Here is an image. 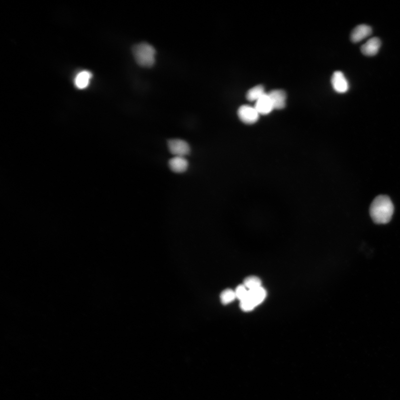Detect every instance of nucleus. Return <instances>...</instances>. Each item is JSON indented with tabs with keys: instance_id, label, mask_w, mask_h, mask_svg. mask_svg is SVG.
<instances>
[{
	"instance_id": "nucleus-1",
	"label": "nucleus",
	"mask_w": 400,
	"mask_h": 400,
	"mask_svg": "<svg viewBox=\"0 0 400 400\" xmlns=\"http://www.w3.org/2000/svg\"><path fill=\"white\" fill-rule=\"evenodd\" d=\"M394 207L390 198L380 195L373 201L369 212L375 223L378 224H387L393 215Z\"/></svg>"
},
{
	"instance_id": "nucleus-2",
	"label": "nucleus",
	"mask_w": 400,
	"mask_h": 400,
	"mask_svg": "<svg viewBox=\"0 0 400 400\" xmlns=\"http://www.w3.org/2000/svg\"><path fill=\"white\" fill-rule=\"evenodd\" d=\"M132 52L136 62L140 66L148 68L154 65L156 50L150 44L142 43L135 45Z\"/></svg>"
},
{
	"instance_id": "nucleus-3",
	"label": "nucleus",
	"mask_w": 400,
	"mask_h": 400,
	"mask_svg": "<svg viewBox=\"0 0 400 400\" xmlns=\"http://www.w3.org/2000/svg\"><path fill=\"white\" fill-rule=\"evenodd\" d=\"M266 291L262 287L249 290L246 298L240 302V307L243 311H250L261 304L266 297Z\"/></svg>"
},
{
	"instance_id": "nucleus-4",
	"label": "nucleus",
	"mask_w": 400,
	"mask_h": 400,
	"mask_svg": "<svg viewBox=\"0 0 400 400\" xmlns=\"http://www.w3.org/2000/svg\"><path fill=\"white\" fill-rule=\"evenodd\" d=\"M238 115L240 120L247 125L256 123L260 117V114L255 107L246 105L240 107Z\"/></svg>"
},
{
	"instance_id": "nucleus-5",
	"label": "nucleus",
	"mask_w": 400,
	"mask_h": 400,
	"mask_svg": "<svg viewBox=\"0 0 400 400\" xmlns=\"http://www.w3.org/2000/svg\"><path fill=\"white\" fill-rule=\"evenodd\" d=\"M170 152L175 156L184 157L190 154V146L188 143L181 139H172L169 141Z\"/></svg>"
},
{
	"instance_id": "nucleus-6",
	"label": "nucleus",
	"mask_w": 400,
	"mask_h": 400,
	"mask_svg": "<svg viewBox=\"0 0 400 400\" xmlns=\"http://www.w3.org/2000/svg\"><path fill=\"white\" fill-rule=\"evenodd\" d=\"M331 84L333 89L339 94L348 92L349 84L344 74L340 71H335L331 78Z\"/></svg>"
},
{
	"instance_id": "nucleus-7",
	"label": "nucleus",
	"mask_w": 400,
	"mask_h": 400,
	"mask_svg": "<svg viewBox=\"0 0 400 400\" xmlns=\"http://www.w3.org/2000/svg\"><path fill=\"white\" fill-rule=\"evenodd\" d=\"M272 101L274 109L281 110L285 108L287 94L284 90H274L268 93Z\"/></svg>"
},
{
	"instance_id": "nucleus-8",
	"label": "nucleus",
	"mask_w": 400,
	"mask_h": 400,
	"mask_svg": "<svg viewBox=\"0 0 400 400\" xmlns=\"http://www.w3.org/2000/svg\"><path fill=\"white\" fill-rule=\"evenodd\" d=\"M255 108L260 115H268L273 111V106L268 93H266L264 96L258 99Z\"/></svg>"
},
{
	"instance_id": "nucleus-9",
	"label": "nucleus",
	"mask_w": 400,
	"mask_h": 400,
	"mask_svg": "<svg viewBox=\"0 0 400 400\" xmlns=\"http://www.w3.org/2000/svg\"><path fill=\"white\" fill-rule=\"evenodd\" d=\"M382 42L378 37H373L362 46L361 51L365 56H375L379 52Z\"/></svg>"
},
{
	"instance_id": "nucleus-10",
	"label": "nucleus",
	"mask_w": 400,
	"mask_h": 400,
	"mask_svg": "<svg viewBox=\"0 0 400 400\" xmlns=\"http://www.w3.org/2000/svg\"><path fill=\"white\" fill-rule=\"evenodd\" d=\"M372 30L370 26L367 25H360L356 27L352 30L351 33V40L354 43H359L370 36L372 34Z\"/></svg>"
},
{
	"instance_id": "nucleus-11",
	"label": "nucleus",
	"mask_w": 400,
	"mask_h": 400,
	"mask_svg": "<svg viewBox=\"0 0 400 400\" xmlns=\"http://www.w3.org/2000/svg\"><path fill=\"white\" fill-rule=\"evenodd\" d=\"M169 166L171 170L175 173H183L188 170L189 162L184 157L174 156L169 160Z\"/></svg>"
},
{
	"instance_id": "nucleus-12",
	"label": "nucleus",
	"mask_w": 400,
	"mask_h": 400,
	"mask_svg": "<svg viewBox=\"0 0 400 400\" xmlns=\"http://www.w3.org/2000/svg\"><path fill=\"white\" fill-rule=\"evenodd\" d=\"M92 77V73L89 71H80L76 75L74 79L75 87L79 90L87 88L90 84V80Z\"/></svg>"
},
{
	"instance_id": "nucleus-13",
	"label": "nucleus",
	"mask_w": 400,
	"mask_h": 400,
	"mask_svg": "<svg viewBox=\"0 0 400 400\" xmlns=\"http://www.w3.org/2000/svg\"><path fill=\"white\" fill-rule=\"evenodd\" d=\"M265 89L262 85H257L250 89L246 94V98L250 101H257L265 94Z\"/></svg>"
},
{
	"instance_id": "nucleus-14",
	"label": "nucleus",
	"mask_w": 400,
	"mask_h": 400,
	"mask_svg": "<svg viewBox=\"0 0 400 400\" xmlns=\"http://www.w3.org/2000/svg\"><path fill=\"white\" fill-rule=\"evenodd\" d=\"M262 282L261 280L256 276H249L246 278L244 281H243V285L250 290L255 288H257L261 287Z\"/></svg>"
},
{
	"instance_id": "nucleus-15",
	"label": "nucleus",
	"mask_w": 400,
	"mask_h": 400,
	"mask_svg": "<svg viewBox=\"0 0 400 400\" xmlns=\"http://www.w3.org/2000/svg\"><path fill=\"white\" fill-rule=\"evenodd\" d=\"M236 299L235 291L231 289H226L220 295V300L224 304H227L233 302Z\"/></svg>"
},
{
	"instance_id": "nucleus-16",
	"label": "nucleus",
	"mask_w": 400,
	"mask_h": 400,
	"mask_svg": "<svg viewBox=\"0 0 400 400\" xmlns=\"http://www.w3.org/2000/svg\"><path fill=\"white\" fill-rule=\"evenodd\" d=\"M235 291L236 299H239L240 302H241V301L246 298L247 295H248L249 289H247L244 285H240L236 288Z\"/></svg>"
}]
</instances>
